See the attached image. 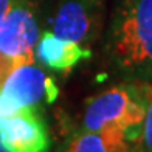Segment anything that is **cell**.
<instances>
[{
    "label": "cell",
    "mask_w": 152,
    "mask_h": 152,
    "mask_svg": "<svg viewBox=\"0 0 152 152\" xmlns=\"http://www.w3.org/2000/svg\"><path fill=\"white\" fill-rule=\"evenodd\" d=\"M98 6L86 0H61L53 22V33L78 44L93 39L99 26Z\"/></svg>",
    "instance_id": "cell-6"
},
{
    "label": "cell",
    "mask_w": 152,
    "mask_h": 152,
    "mask_svg": "<svg viewBox=\"0 0 152 152\" xmlns=\"http://www.w3.org/2000/svg\"><path fill=\"white\" fill-rule=\"evenodd\" d=\"M86 2H88V3H93V5H101L104 0H86Z\"/></svg>",
    "instance_id": "cell-12"
},
{
    "label": "cell",
    "mask_w": 152,
    "mask_h": 152,
    "mask_svg": "<svg viewBox=\"0 0 152 152\" xmlns=\"http://www.w3.org/2000/svg\"><path fill=\"white\" fill-rule=\"evenodd\" d=\"M19 0H0V22L5 19V16L10 12V10L14 6Z\"/></svg>",
    "instance_id": "cell-11"
},
{
    "label": "cell",
    "mask_w": 152,
    "mask_h": 152,
    "mask_svg": "<svg viewBox=\"0 0 152 152\" xmlns=\"http://www.w3.org/2000/svg\"><path fill=\"white\" fill-rule=\"evenodd\" d=\"M106 53L129 79L152 81V0H121L109 25Z\"/></svg>",
    "instance_id": "cell-1"
},
{
    "label": "cell",
    "mask_w": 152,
    "mask_h": 152,
    "mask_svg": "<svg viewBox=\"0 0 152 152\" xmlns=\"http://www.w3.org/2000/svg\"><path fill=\"white\" fill-rule=\"evenodd\" d=\"M149 93L151 81L143 79H130V82L113 86L98 93L87 101L82 129L98 132L107 126H118L137 152Z\"/></svg>",
    "instance_id": "cell-2"
},
{
    "label": "cell",
    "mask_w": 152,
    "mask_h": 152,
    "mask_svg": "<svg viewBox=\"0 0 152 152\" xmlns=\"http://www.w3.org/2000/svg\"><path fill=\"white\" fill-rule=\"evenodd\" d=\"M0 152H8V149L3 146V143H2V141H0Z\"/></svg>",
    "instance_id": "cell-13"
},
{
    "label": "cell",
    "mask_w": 152,
    "mask_h": 152,
    "mask_svg": "<svg viewBox=\"0 0 152 152\" xmlns=\"http://www.w3.org/2000/svg\"><path fill=\"white\" fill-rule=\"evenodd\" d=\"M23 62H34V59L30 58H14L10 56V54H5L0 51V88L5 84L6 78L10 76V73L14 70V68Z\"/></svg>",
    "instance_id": "cell-10"
},
{
    "label": "cell",
    "mask_w": 152,
    "mask_h": 152,
    "mask_svg": "<svg viewBox=\"0 0 152 152\" xmlns=\"http://www.w3.org/2000/svg\"><path fill=\"white\" fill-rule=\"evenodd\" d=\"M0 141L8 152H48L50 134L36 106L0 118Z\"/></svg>",
    "instance_id": "cell-4"
},
{
    "label": "cell",
    "mask_w": 152,
    "mask_h": 152,
    "mask_svg": "<svg viewBox=\"0 0 152 152\" xmlns=\"http://www.w3.org/2000/svg\"><path fill=\"white\" fill-rule=\"evenodd\" d=\"M34 58L51 70L68 73L81 61L90 59L92 51L78 42L56 36L53 31H45L39 34L34 47Z\"/></svg>",
    "instance_id": "cell-7"
},
{
    "label": "cell",
    "mask_w": 152,
    "mask_h": 152,
    "mask_svg": "<svg viewBox=\"0 0 152 152\" xmlns=\"http://www.w3.org/2000/svg\"><path fill=\"white\" fill-rule=\"evenodd\" d=\"M0 95L14 110H19L37 106L42 99L54 102L59 96V88L56 81L39 65L34 62H23L10 73L0 88Z\"/></svg>",
    "instance_id": "cell-3"
},
{
    "label": "cell",
    "mask_w": 152,
    "mask_h": 152,
    "mask_svg": "<svg viewBox=\"0 0 152 152\" xmlns=\"http://www.w3.org/2000/svg\"><path fill=\"white\" fill-rule=\"evenodd\" d=\"M137 152H152V81H151V93L146 107V115H144L143 121L141 140L138 143Z\"/></svg>",
    "instance_id": "cell-9"
},
{
    "label": "cell",
    "mask_w": 152,
    "mask_h": 152,
    "mask_svg": "<svg viewBox=\"0 0 152 152\" xmlns=\"http://www.w3.org/2000/svg\"><path fill=\"white\" fill-rule=\"evenodd\" d=\"M59 152H109L99 132L81 129L62 144Z\"/></svg>",
    "instance_id": "cell-8"
},
{
    "label": "cell",
    "mask_w": 152,
    "mask_h": 152,
    "mask_svg": "<svg viewBox=\"0 0 152 152\" xmlns=\"http://www.w3.org/2000/svg\"><path fill=\"white\" fill-rule=\"evenodd\" d=\"M39 26L31 0H19L0 22V51L14 58L34 59Z\"/></svg>",
    "instance_id": "cell-5"
}]
</instances>
